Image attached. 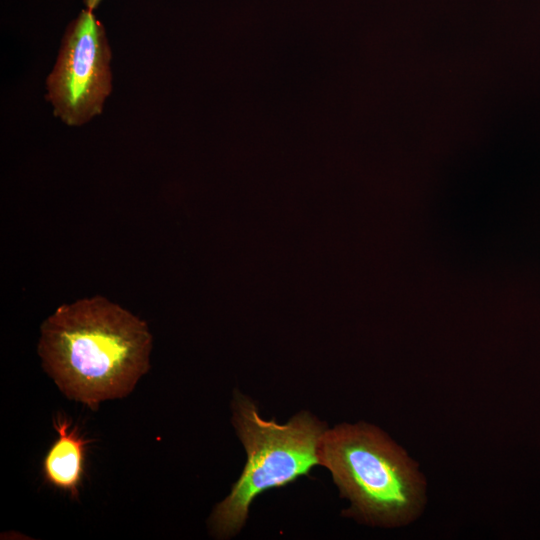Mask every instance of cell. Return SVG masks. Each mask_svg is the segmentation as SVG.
<instances>
[{
    "instance_id": "6da1fadb",
    "label": "cell",
    "mask_w": 540,
    "mask_h": 540,
    "mask_svg": "<svg viewBox=\"0 0 540 540\" xmlns=\"http://www.w3.org/2000/svg\"><path fill=\"white\" fill-rule=\"evenodd\" d=\"M152 336L143 320L104 297L59 306L41 326L45 372L91 410L130 394L149 370Z\"/></svg>"
},
{
    "instance_id": "3957f363",
    "label": "cell",
    "mask_w": 540,
    "mask_h": 540,
    "mask_svg": "<svg viewBox=\"0 0 540 540\" xmlns=\"http://www.w3.org/2000/svg\"><path fill=\"white\" fill-rule=\"evenodd\" d=\"M231 408L232 424L247 459L230 493L209 517V532L216 539H229L240 532L258 495L308 475L318 465V442L328 427L306 410L283 424L264 419L254 401L238 390L233 393Z\"/></svg>"
},
{
    "instance_id": "5b68a950",
    "label": "cell",
    "mask_w": 540,
    "mask_h": 540,
    "mask_svg": "<svg viewBox=\"0 0 540 540\" xmlns=\"http://www.w3.org/2000/svg\"><path fill=\"white\" fill-rule=\"evenodd\" d=\"M53 426L58 437L43 459V477L50 486L77 498L90 441L79 433L76 425H72L71 421L61 414L53 418Z\"/></svg>"
},
{
    "instance_id": "8992f818",
    "label": "cell",
    "mask_w": 540,
    "mask_h": 540,
    "mask_svg": "<svg viewBox=\"0 0 540 540\" xmlns=\"http://www.w3.org/2000/svg\"><path fill=\"white\" fill-rule=\"evenodd\" d=\"M86 6V9L93 11L102 0H83Z\"/></svg>"
},
{
    "instance_id": "7a4b0ae2",
    "label": "cell",
    "mask_w": 540,
    "mask_h": 540,
    "mask_svg": "<svg viewBox=\"0 0 540 540\" xmlns=\"http://www.w3.org/2000/svg\"><path fill=\"white\" fill-rule=\"evenodd\" d=\"M340 497L349 501L342 515L379 528L417 520L426 505V480L418 464L379 427L341 423L326 428L317 446Z\"/></svg>"
},
{
    "instance_id": "277c9868",
    "label": "cell",
    "mask_w": 540,
    "mask_h": 540,
    "mask_svg": "<svg viewBox=\"0 0 540 540\" xmlns=\"http://www.w3.org/2000/svg\"><path fill=\"white\" fill-rule=\"evenodd\" d=\"M110 59L102 23L82 10L69 24L47 79L48 99L66 124L81 125L101 113L111 91Z\"/></svg>"
}]
</instances>
